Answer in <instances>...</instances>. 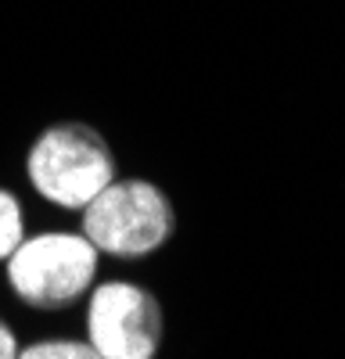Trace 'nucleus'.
Masks as SVG:
<instances>
[{
  "label": "nucleus",
  "instance_id": "f257e3e1",
  "mask_svg": "<svg viewBox=\"0 0 345 359\" xmlns=\"http://www.w3.org/2000/svg\"><path fill=\"white\" fill-rule=\"evenodd\" d=\"M172 230V201L151 180H111L83 205V233L101 255L144 259L158 252Z\"/></svg>",
  "mask_w": 345,
  "mask_h": 359
},
{
  "label": "nucleus",
  "instance_id": "f03ea898",
  "mask_svg": "<svg viewBox=\"0 0 345 359\" xmlns=\"http://www.w3.org/2000/svg\"><path fill=\"white\" fill-rule=\"evenodd\" d=\"M101 252L86 233L50 230L22 237L18 248L4 259L11 291L33 309H65L90 291L97 277Z\"/></svg>",
  "mask_w": 345,
  "mask_h": 359
},
{
  "label": "nucleus",
  "instance_id": "7ed1b4c3",
  "mask_svg": "<svg viewBox=\"0 0 345 359\" xmlns=\"http://www.w3.org/2000/svg\"><path fill=\"white\" fill-rule=\"evenodd\" d=\"M33 187L58 208H83L115 180V158L104 137L86 123L47 126L25 158Z\"/></svg>",
  "mask_w": 345,
  "mask_h": 359
},
{
  "label": "nucleus",
  "instance_id": "20e7f679",
  "mask_svg": "<svg viewBox=\"0 0 345 359\" xmlns=\"http://www.w3.org/2000/svg\"><path fill=\"white\" fill-rule=\"evenodd\" d=\"M86 341L97 359H151L162 345L158 298L130 280H111L90 291Z\"/></svg>",
  "mask_w": 345,
  "mask_h": 359
},
{
  "label": "nucleus",
  "instance_id": "39448f33",
  "mask_svg": "<svg viewBox=\"0 0 345 359\" xmlns=\"http://www.w3.org/2000/svg\"><path fill=\"white\" fill-rule=\"evenodd\" d=\"M25 237V219H22V205L11 191L0 187V262H4L18 241Z\"/></svg>",
  "mask_w": 345,
  "mask_h": 359
},
{
  "label": "nucleus",
  "instance_id": "423d86ee",
  "mask_svg": "<svg viewBox=\"0 0 345 359\" xmlns=\"http://www.w3.org/2000/svg\"><path fill=\"white\" fill-rule=\"evenodd\" d=\"M18 355L25 359H97L90 341H69V338H50V341H33Z\"/></svg>",
  "mask_w": 345,
  "mask_h": 359
},
{
  "label": "nucleus",
  "instance_id": "0eeeda50",
  "mask_svg": "<svg viewBox=\"0 0 345 359\" xmlns=\"http://www.w3.org/2000/svg\"><path fill=\"white\" fill-rule=\"evenodd\" d=\"M11 355H18V341H15V334L8 331V327L0 323V359H11Z\"/></svg>",
  "mask_w": 345,
  "mask_h": 359
}]
</instances>
